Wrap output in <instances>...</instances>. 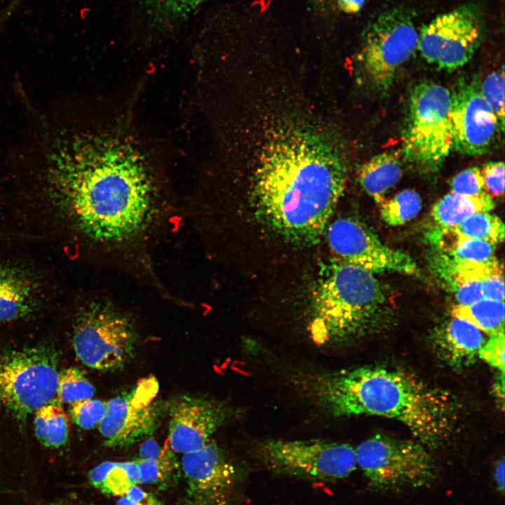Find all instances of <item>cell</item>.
<instances>
[{"label":"cell","instance_id":"cell-1","mask_svg":"<svg viewBox=\"0 0 505 505\" xmlns=\"http://www.w3.org/2000/svg\"><path fill=\"white\" fill-rule=\"evenodd\" d=\"M77 152L58 178L72 228L107 269L169 298L154 255L184 219L182 208L128 141L105 135L86 141Z\"/></svg>","mask_w":505,"mask_h":505},{"label":"cell","instance_id":"cell-2","mask_svg":"<svg viewBox=\"0 0 505 505\" xmlns=\"http://www.w3.org/2000/svg\"><path fill=\"white\" fill-rule=\"evenodd\" d=\"M346 168L337 145L323 133L289 126L261 154L252 184L259 219L296 244H314L324 234L342 194Z\"/></svg>","mask_w":505,"mask_h":505},{"label":"cell","instance_id":"cell-3","mask_svg":"<svg viewBox=\"0 0 505 505\" xmlns=\"http://www.w3.org/2000/svg\"><path fill=\"white\" fill-rule=\"evenodd\" d=\"M318 403L335 417L374 415L401 422L429 447L448 438L454 421L449 393L399 368L363 366L316 382Z\"/></svg>","mask_w":505,"mask_h":505},{"label":"cell","instance_id":"cell-4","mask_svg":"<svg viewBox=\"0 0 505 505\" xmlns=\"http://www.w3.org/2000/svg\"><path fill=\"white\" fill-rule=\"evenodd\" d=\"M391 310L374 274L334 260L321 270L311 299L310 332L319 344H340L379 330Z\"/></svg>","mask_w":505,"mask_h":505},{"label":"cell","instance_id":"cell-5","mask_svg":"<svg viewBox=\"0 0 505 505\" xmlns=\"http://www.w3.org/2000/svg\"><path fill=\"white\" fill-rule=\"evenodd\" d=\"M133 314L110 292L89 296L79 307L72 342L78 358L98 370H115L133 358L138 341Z\"/></svg>","mask_w":505,"mask_h":505},{"label":"cell","instance_id":"cell-6","mask_svg":"<svg viewBox=\"0 0 505 505\" xmlns=\"http://www.w3.org/2000/svg\"><path fill=\"white\" fill-rule=\"evenodd\" d=\"M451 107V91L438 83L422 81L410 93L403 153L421 171H437L452 151Z\"/></svg>","mask_w":505,"mask_h":505},{"label":"cell","instance_id":"cell-7","mask_svg":"<svg viewBox=\"0 0 505 505\" xmlns=\"http://www.w3.org/2000/svg\"><path fill=\"white\" fill-rule=\"evenodd\" d=\"M419 34L410 14L395 8L366 28L358 55L363 83L377 95L391 89L400 69L417 48Z\"/></svg>","mask_w":505,"mask_h":505},{"label":"cell","instance_id":"cell-8","mask_svg":"<svg viewBox=\"0 0 505 505\" xmlns=\"http://www.w3.org/2000/svg\"><path fill=\"white\" fill-rule=\"evenodd\" d=\"M355 450L357 465L377 491L427 487L437 478L433 458L415 441L375 435Z\"/></svg>","mask_w":505,"mask_h":505},{"label":"cell","instance_id":"cell-9","mask_svg":"<svg viewBox=\"0 0 505 505\" xmlns=\"http://www.w3.org/2000/svg\"><path fill=\"white\" fill-rule=\"evenodd\" d=\"M254 454L276 474L308 480L342 479L357 466L355 448L326 440L264 439L256 443Z\"/></svg>","mask_w":505,"mask_h":505},{"label":"cell","instance_id":"cell-10","mask_svg":"<svg viewBox=\"0 0 505 505\" xmlns=\"http://www.w3.org/2000/svg\"><path fill=\"white\" fill-rule=\"evenodd\" d=\"M58 358L47 348L0 355V403L19 421L52 402L58 385Z\"/></svg>","mask_w":505,"mask_h":505},{"label":"cell","instance_id":"cell-11","mask_svg":"<svg viewBox=\"0 0 505 505\" xmlns=\"http://www.w3.org/2000/svg\"><path fill=\"white\" fill-rule=\"evenodd\" d=\"M483 30L477 10L463 6L424 25L419 34L417 49L429 63L454 70L471 59L481 41Z\"/></svg>","mask_w":505,"mask_h":505},{"label":"cell","instance_id":"cell-12","mask_svg":"<svg viewBox=\"0 0 505 505\" xmlns=\"http://www.w3.org/2000/svg\"><path fill=\"white\" fill-rule=\"evenodd\" d=\"M326 240L335 260L364 269L372 274L418 271L415 261L406 252L384 243L365 224L351 217L330 223Z\"/></svg>","mask_w":505,"mask_h":505},{"label":"cell","instance_id":"cell-13","mask_svg":"<svg viewBox=\"0 0 505 505\" xmlns=\"http://www.w3.org/2000/svg\"><path fill=\"white\" fill-rule=\"evenodd\" d=\"M157 391V382L152 377L107 403L106 413L98 425L107 446H128L153 433L160 415L152 402Z\"/></svg>","mask_w":505,"mask_h":505},{"label":"cell","instance_id":"cell-14","mask_svg":"<svg viewBox=\"0 0 505 505\" xmlns=\"http://www.w3.org/2000/svg\"><path fill=\"white\" fill-rule=\"evenodd\" d=\"M180 467L186 483L182 505H229L238 471L215 440L183 454Z\"/></svg>","mask_w":505,"mask_h":505},{"label":"cell","instance_id":"cell-15","mask_svg":"<svg viewBox=\"0 0 505 505\" xmlns=\"http://www.w3.org/2000/svg\"><path fill=\"white\" fill-rule=\"evenodd\" d=\"M451 96L452 150L469 156L488 152L500 129L480 84L462 79L451 91Z\"/></svg>","mask_w":505,"mask_h":505},{"label":"cell","instance_id":"cell-16","mask_svg":"<svg viewBox=\"0 0 505 505\" xmlns=\"http://www.w3.org/2000/svg\"><path fill=\"white\" fill-rule=\"evenodd\" d=\"M231 416V410L214 400L184 396L171 405L168 447L185 454L203 447Z\"/></svg>","mask_w":505,"mask_h":505},{"label":"cell","instance_id":"cell-17","mask_svg":"<svg viewBox=\"0 0 505 505\" xmlns=\"http://www.w3.org/2000/svg\"><path fill=\"white\" fill-rule=\"evenodd\" d=\"M35 285L22 271L0 265V322L23 317L34 309Z\"/></svg>","mask_w":505,"mask_h":505},{"label":"cell","instance_id":"cell-18","mask_svg":"<svg viewBox=\"0 0 505 505\" xmlns=\"http://www.w3.org/2000/svg\"><path fill=\"white\" fill-rule=\"evenodd\" d=\"M402 175L400 154L396 152H385L373 156L361 166L358 180L363 190L379 205Z\"/></svg>","mask_w":505,"mask_h":505},{"label":"cell","instance_id":"cell-19","mask_svg":"<svg viewBox=\"0 0 505 505\" xmlns=\"http://www.w3.org/2000/svg\"><path fill=\"white\" fill-rule=\"evenodd\" d=\"M444 356L453 364L471 363L485 342L483 332L471 323L453 317L439 335Z\"/></svg>","mask_w":505,"mask_h":505},{"label":"cell","instance_id":"cell-20","mask_svg":"<svg viewBox=\"0 0 505 505\" xmlns=\"http://www.w3.org/2000/svg\"><path fill=\"white\" fill-rule=\"evenodd\" d=\"M429 240L439 252L464 262H486L495 259L496 245L482 240L461 236L450 228H439L429 234Z\"/></svg>","mask_w":505,"mask_h":505},{"label":"cell","instance_id":"cell-21","mask_svg":"<svg viewBox=\"0 0 505 505\" xmlns=\"http://www.w3.org/2000/svg\"><path fill=\"white\" fill-rule=\"evenodd\" d=\"M494 207L492 198L485 191L474 196L451 191L434 204L431 215L438 227L452 228L470 216L480 212H490Z\"/></svg>","mask_w":505,"mask_h":505},{"label":"cell","instance_id":"cell-22","mask_svg":"<svg viewBox=\"0 0 505 505\" xmlns=\"http://www.w3.org/2000/svg\"><path fill=\"white\" fill-rule=\"evenodd\" d=\"M147 27L168 32L187 21L208 0H136Z\"/></svg>","mask_w":505,"mask_h":505},{"label":"cell","instance_id":"cell-23","mask_svg":"<svg viewBox=\"0 0 505 505\" xmlns=\"http://www.w3.org/2000/svg\"><path fill=\"white\" fill-rule=\"evenodd\" d=\"M504 301L483 299L468 304H457L452 313L490 336L504 332Z\"/></svg>","mask_w":505,"mask_h":505},{"label":"cell","instance_id":"cell-24","mask_svg":"<svg viewBox=\"0 0 505 505\" xmlns=\"http://www.w3.org/2000/svg\"><path fill=\"white\" fill-rule=\"evenodd\" d=\"M34 413L35 435L40 443L51 448L64 445L69 438V422L62 408L50 402Z\"/></svg>","mask_w":505,"mask_h":505},{"label":"cell","instance_id":"cell-25","mask_svg":"<svg viewBox=\"0 0 505 505\" xmlns=\"http://www.w3.org/2000/svg\"><path fill=\"white\" fill-rule=\"evenodd\" d=\"M90 485L102 493L121 497L133 486L125 462H104L88 473Z\"/></svg>","mask_w":505,"mask_h":505},{"label":"cell","instance_id":"cell-26","mask_svg":"<svg viewBox=\"0 0 505 505\" xmlns=\"http://www.w3.org/2000/svg\"><path fill=\"white\" fill-rule=\"evenodd\" d=\"M457 234L485 241L497 245L504 241V224L497 215L489 212L476 213L454 227L450 228Z\"/></svg>","mask_w":505,"mask_h":505},{"label":"cell","instance_id":"cell-27","mask_svg":"<svg viewBox=\"0 0 505 505\" xmlns=\"http://www.w3.org/2000/svg\"><path fill=\"white\" fill-rule=\"evenodd\" d=\"M382 220L390 226L404 224L415 218L422 209L420 196L415 191L405 189L380 204Z\"/></svg>","mask_w":505,"mask_h":505},{"label":"cell","instance_id":"cell-28","mask_svg":"<svg viewBox=\"0 0 505 505\" xmlns=\"http://www.w3.org/2000/svg\"><path fill=\"white\" fill-rule=\"evenodd\" d=\"M95 391L94 386L79 369L72 367L58 372L56 396L60 403L92 398Z\"/></svg>","mask_w":505,"mask_h":505},{"label":"cell","instance_id":"cell-29","mask_svg":"<svg viewBox=\"0 0 505 505\" xmlns=\"http://www.w3.org/2000/svg\"><path fill=\"white\" fill-rule=\"evenodd\" d=\"M136 462L140 471V483L142 484L163 485L177 471V462L169 447L161 450L156 459H139Z\"/></svg>","mask_w":505,"mask_h":505},{"label":"cell","instance_id":"cell-30","mask_svg":"<svg viewBox=\"0 0 505 505\" xmlns=\"http://www.w3.org/2000/svg\"><path fill=\"white\" fill-rule=\"evenodd\" d=\"M480 91L494 113L501 131L504 128V73L494 71L486 76L480 84Z\"/></svg>","mask_w":505,"mask_h":505},{"label":"cell","instance_id":"cell-31","mask_svg":"<svg viewBox=\"0 0 505 505\" xmlns=\"http://www.w3.org/2000/svg\"><path fill=\"white\" fill-rule=\"evenodd\" d=\"M70 404L71 417L83 429H91L98 426L107 410V403L97 399L88 398Z\"/></svg>","mask_w":505,"mask_h":505},{"label":"cell","instance_id":"cell-32","mask_svg":"<svg viewBox=\"0 0 505 505\" xmlns=\"http://www.w3.org/2000/svg\"><path fill=\"white\" fill-rule=\"evenodd\" d=\"M450 187L452 192L466 196L485 191L481 170L474 166L461 171L451 180Z\"/></svg>","mask_w":505,"mask_h":505},{"label":"cell","instance_id":"cell-33","mask_svg":"<svg viewBox=\"0 0 505 505\" xmlns=\"http://www.w3.org/2000/svg\"><path fill=\"white\" fill-rule=\"evenodd\" d=\"M504 332L490 335L479 350L478 356L491 366L504 372Z\"/></svg>","mask_w":505,"mask_h":505},{"label":"cell","instance_id":"cell-34","mask_svg":"<svg viewBox=\"0 0 505 505\" xmlns=\"http://www.w3.org/2000/svg\"><path fill=\"white\" fill-rule=\"evenodd\" d=\"M484 188L492 198L503 196L504 191V164L502 161H489L481 169Z\"/></svg>","mask_w":505,"mask_h":505},{"label":"cell","instance_id":"cell-35","mask_svg":"<svg viewBox=\"0 0 505 505\" xmlns=\"http://www.w3.org/2000/svg\"><path fill=\"white\" fill-rule=\"evenodd\" d=\"M116 505H163V504L153 493L133 485L126 494L119 497Z\"/></svg>","mask_w":505,"mask_h":505},{"label":"cell","instance_id":"cell-36","mask_svg":"<svg viewBox=\"0 0 505 505\" xmlns=\"http://www.w3.org/2000/svg\"><path fill=\"white\" fill-rule=\"evenodd\" d=\"M484 299L504 301V279L503 272L493 274L482 283Z\"/></svg>","mask_w":505,"mask_h":505},{"label":"cell","instance_id":"cell-37","mask_svg":"<svg viewBox=\"0 0 505 505\" xmlns=\"http://www.w3.org/2000/svg\"><path fill=\"white\" fill-rule=\"evenodd\" d=\"M161 450L156 441L149 439L144 441L140 448V459H156Z\"/></svg>","mask_w":505,"mask_h":505},{"label":"cell","instance_id":"cell-38","mask_svg":"<svg viewBox=\"0 0 505 505\" xmlns=\"http://www.w3.org/2000/svg\"><path fill=\"white\" fill-rule=\"evenodd\" d=\"M494 479L497 488L501 493L504 490V460L502 458L495 465Z\"/></svg>","mask_w":505,"mask_h":505},{"label":"cell","instance_id":"cell-39","mask_svg":"<svg viewBox=\"0 0 505 505\" xmlns=\"http://www.w3.org/2000/svg\"><path fill=\"white\" fill-rule=\"evenodd\" d=\"M365 0H337L339 6L343 11L354 13L359 11Z\"/></svg>","mask_w":505,"mask_h":505}]
</instances>
